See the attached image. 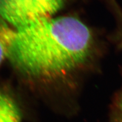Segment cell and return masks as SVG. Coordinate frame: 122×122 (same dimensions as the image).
<instances>
[{
    "instance_id": "7a4b0ae2",
    "label": "cell",
    "mask_w": 122,
    "mask_h": 122,
    "mask_svg": "<svg viewBox=\"0 0 122 122\" xmlns=\"http://www.w3.org/2000/svg\"><path fill=\"white\" fill-rule=\"evenodd\" d=\"M66 0H0V18L18 29L52 17Z\"/></svg>"
},
{
    "instance_id": "3957f363",
    "label": "cell",
    "mask_w": 122,
    "mask_h": 122,
    "mask_svg": "<svg viewBox=\"0 0 122 122\" xmlns=\"http://www.w3.org/2000/svg\"><path fill=\"white\" fill-rule=\"evenodd\" d=\"M0 116L21 121L20 110L16 102L10 95L0 90Z\"/></svg>"
},
{
    "instance_id": "6da1fadb",
    "label": "cell",
    "mask_w": 122,
    "mask_h": 122,
    "mask_svg": "<svg viewBox=\"0 0 122 122\" xmlns=\"http://www.w3.org/2000/svg\"><path fill=\"white\" fill-rule=\"evenodd\" d=\"M93 44L90 30L78 18L51 17L15 29L7 58L25 75L56 79L85 63Z\"/></svg>"
},
{
    "instance_id": "5b68a950",
    "label": "cell",
    "mask_w": 122,
    "mask_h": 122,
    "mask_svg": "<svg viewBox=\"0 0 122 122\" xmlns=\"http://www.w3.org/2000/svg\"><path fill=\"white\" fill-rule=\"evenodd\" d=\"M110 122H122V93L114 102L110 116Z\"/></svg>"
},
{
    "instance_id": "8992f818",
    "label": "cell",
    "mask_w": 122,
    "mask_h": 122,
    "mask_svg": "<svg viewBox=\"0 0 122 122\" xmlns=\"http://www.w3.org/2000/svg\"><path fill=\"white\" fill-rule=\"evenodd\" d=\"M0 122H21L13 120L8 119V118L4 117L2 116H0Z\"/></svg>"
},
{
    "instance_id": "277c9868",
    "label": "cell",
    "mask_w": 122,
    "mask_h": 122,
    "mask_svg": "<svg viewBox=\"0 0 122 122\" xmlns=\"http://www.w3.org/2000/svg\"><path fill=\"white\" fill-rule=\"evenodd\" d=\"M15 29L0 18V65L8 58L10 45L14 36Z\"/></svg>"
}]
</instances>
